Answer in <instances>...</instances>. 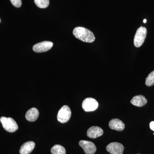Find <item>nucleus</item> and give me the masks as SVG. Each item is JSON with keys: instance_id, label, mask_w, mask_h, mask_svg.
Listing matches in <instances>:
<instances>
[{"instance_id": "nucleus-10", "label": "nucleus", "mask_w": 154, "mask_h": 154, "mask_svg": "<svg viewBox=\"0 0 154 154\" xmlns=\"http://www.w3.org/2000/svg\"><path fill=\"white\" fill-rule=\"evenodd\" d=\"M109 126L111 129L118 131H122L125 128L124 123L118 119H111L109 122Z\"/></svg>"}, {"instance_id": "nucleus-12", "label": "nucleus", "mask_w": 154, "mask_h": 154, "mask_svg": "<svg viewBox=\"0 0 154 154\" xmlns=\"http://www.w3.org/2000/svg\"><path fill=\"white\" fill-rule=\"evenodd\" d=\"M131 103L133 105L137 107H143L147 103V100L143 95L135 96L131 101Z\"/></svg>"}, {"instance_id": "nucleus-13", "label": "nucleus", "mask_w": 154, "mask_h": 154, "mask_svg": "<svg viewBox=\"0 0 154 154\" xmlns=\"http://www.w3.org/2000/svg\"><path fill=\"white\" fill-rule=\"evenodd\" d=\"M39 116L38 109L35 107L30 108L26 112L25 118L28 121L34 122L36 121Z\"/></svg>"}, {"instance_id": "nucleus-3", "label": "nucleus", "mask_w": 154, "mask_h": 154, "mask_svg": "<svg viewBox=\"0 0 154 154\" xmlns=\"http://www.w3.org/2000/svg\"><path fill=\"white\" fill-rule=\"evenodd\" d=\"M147 34L146 28L140 26L137 30L134 39V44L136 47H140L145 41Z\"/></svg>"}, {"instance_id": "nucleus-15", "label": "nucleus", "mask_w": 154, "mask_h": 154, "mask_svg": "<svg viewBox=\"0 0 154 154\" xmlns=\"http://www.w3.org/2000/svg\"><path fill=\"white\" fill-rule=\"evenodd\" d=\"M35 4L40 8H46L49 5V0H34Z\"/></svg>"}, {"instance_id": "nucleus-20", "label": "nucleus", "mask_w": 154, "mask_h": 154, "mask_svg": "<svg viewBox=\"0 0 154 154\" xmlns=\"http://www.w3.org/2000/svg\"><path fill=\"white\" fill-rule=\"evenodd\" d=\"M0 22H1V19H0Z\"/></svg>"}, {"instance_id": "nucleus-22", "label": "nucleus", "mask_w": 154, "mask_h": 154, "mask_svg": "<svg viewBox=\"0 0 154 154\" xmlns=\"http://www.w3.org/2000/svg\"><path fill=\"white\" fill-rule=\"evenodd\" d=\"M153 134L154 135V133Z\"/></svg>"}, {"instance_id": "nucleus-11", "label": "nucleus", "mask_w": 154, "mask_h": 154, "mask_svg": "<svg viewBox=\"0 0 154 154\" xmlns=\"http://www.w3.org/2000/svg\"><path fill=\"white\" fill-rule=\"evenodd\" d=\"M35 143L33 141H28L23 144L19 150L21 154H30L35 147Z\"/></svg>"}, {"instance_id": "nucleus-17", "label": "nucleus", "mask_w": 154, "mask_h": 154, "mask_svg": "<svg viewBox=\"0 0 154 154\" xmlns=\"http://www.w3.org/2000/svg\"><path fill=\"white\" fill-rule=\"evenodd\" d=\"M12 5L16 8H20L22 5V0H10Z\"/></svg>"}, {"instance_id": "nucleus-7", "label": "nucleus", "mask_w": 154, "mask_h": 154, "mask_svg": "<svg viewBox=\"0 0 154 154\" xmlns=\"http://www.w3.org/2000/svg\"><path fill=\"white\" fill-rule=\"evenodd\" d=\"M53 46V43L50 41H44L35 44L33 46L34 51L37 53L46 52L51 49Z\"/></svg>"}, {"instance_id": "nucleus-4", "label": "nucleus", "mask_w": 154, "mask_h": 154, "mask_svg": "<svg viewBox=\"0 0 154 154\" xmlns=\"http://www.w3.org/2000/svg\"><path fill=\"white\" fill-rule=\"evenodd\" d=\"M71 114V110L70 107L67 105H64L58 112V121L62 123H66L69 120Z\"/></svg>"}, {"instance_id": "nucleus-16", "label": "nucleus", "mask_w": 154, "mask_h": 154, "mask_svg": "<svg viewBox=\"0 0 154 154\" xmlns=\"http://www.w3.org/2000/svg\"><path fill=\"white\" fill-rule=\"evenodd\" d=\"M146 85L148 87H151L154 85V71L152 72L146 79Z\"/></svg>"}, {"instance_id": "nucleus-6", "label": "nucleus", "mask_w": 154, "mask_h": 154, "mask_svg": "<svg viewBox=\"0 0 154 154\" xmlns=\"http://www.w3.org/2000/svg\"><path fill=\"white\" fill-rule=\"evenodd\" d=\"M79 144L83 149L86 154H94L96 152V146L92 142L87 140H80Z\"/></svg>"}, {"instance_id": "nucleus-14", "label": "nucleus", "mask_w": 154, "mask_h": 154, "mask_svg": "<svg viewBox=\"0 0 154 154\" xmlns=\"http://www.w3.org/2000/svg\"><path fill=\"white\" fill-rule=\"evenodd\" d=\"M52 154H66V152L65 148L60 145H55L51 150Z\"/></svg>"}, {"instance_id": "nucleus-19", "label": "nucleus", "mask_w": 154, "mask_h": 154, "mask_svg": "<svg viewBox=\"0 0 154 154\" xmlns=\"http://www.w3.org/2000/svg\"><path fill=\"white\" fill-rule=\"evenodd\" d=\"M146 21H147L146 19H144L143 22H144V23H146Z\"/></svg>"}, {"instance_id": "nucleus-9", "label": "nucleus", "mask_w": 154, "mask_h": 154, "mask_svg": "<svg viewBox=\"0 0 154 154\" xmlns=\"http://www.w3.org/2000/svg\"><path fill=\"white\" fill-rule=\"evenodd\" d=\"M103 130L98 126H92L88 129L87 136L91 138L95 139L101 136L103 134Z\"/></svg>"}, {"instance_id": "nucleus-21", "label": "nucleus", "mask_w": 154, "mask_h": 154, "mask_svg": "<svg viewBox=\"0 0 154 154\" xmlns=\"http://www.w3.org/2000/svg\"></svg>"}, {"instance_id": "nucleus-2", "label": "nucleus", "mask_w": 154, "mask_h": 154, "mask_svg": "<svg viewBox=\"0 0 154 154\" xmlns=\"http://www.w3.org/2000/svg\"><path fill=\"white\" fill-rule=\"evenodd\" d=\"M0 121L4 129L9 132H14L18 129V125L16 122L11 117L2 116Z\"/></svg>"}, {"instance_id": "nucleus-1", "label": "nucleus", "mask_w": 154, "mask_h": 154, "mask_svg": "<svg viewBox=\"0 0 154 154\" xmlns=\"http://www.w3.org/2000/svg\"><path fill=\"white\" fill-rule=\"evenodd\" d=\"M73 34L76 38L84 42H94L95 36L93 32L87 28L82 27H77L74 29Z\"/></svg>"}, {"instance_id": "nucleus-18", "label": "nucleus", "mask_w": 154, "mask_h": 154, "mask_svg": "<svg viewBox=\"0 0 154 154\" xmlns=\"http://www.w3.org/2000/svg\"><path fill=\"white\" fill-rule=\"evenodd\" d=\"M149 127L150 129L154 131V121H152L150 123Z\"/></svg>"}, {"instance_id": "nucleus-5", "label": "nucleus", "mask_w": 154, "mask_h": 154, "mask_svg": "<svg viewBox=\"0 0 154 154\" xmlns=\"http://www.w3.org/2000/svg\"><path fill=\"white\" fill-rule=\"evenodd\" d=\"M99 106V103L96 99L88 98L83 101L82 104L83 109L86 112H91L96 110Z\"/></svg>"}, {"instance_id": "nucleus-8", "label": "nucleus", "mask_w": 154, "mask_h": 154, "mask_svg": "<svg viewBox=\"0 0 154 154\" xmlns=\"http://www.w3.org/2000/svg\"><path fill=\"white\" fill-rule=\"evenodd\" d=\"M124 147L122 144L117 142L111 143L106 146V150L111 154H122Z\"/></svg>"}]
</instances>
